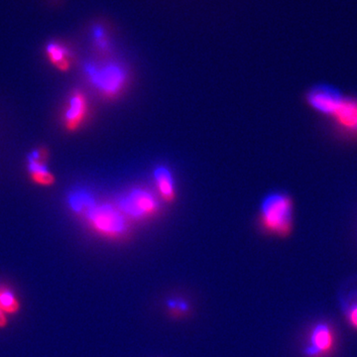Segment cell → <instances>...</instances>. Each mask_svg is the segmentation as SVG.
Returning <instances> with one entry per match:
<instances>
[{
	"mask_svg": "<svg viewBox=\"0 0 357 357\" xmlns=\"http://www.w3.org/2000/svg\"><path fill=\"white\" fill-rule=\"evenodd\" d=\"M153 178L160 197L167 203L173 202L176 199V185L171 171L165 166H158L154 170Z\"/></svg>",
	"mask_w": 357,
	"mask_h": 357,
	"instance_id": "10",
	"label": "cell"
},
{
	"mask_svg": "<svg viewBox=\"0 0 357 357\" xmlns=\"http://www.w3.org/2000/svg\"><path fill=\"white\" fill-rule=\"evenodd\" d=\"M259 222L263 230L272 236L286 237L292 232L294 203L285 192H271L260 206Z\"/></svg>",
	"mask_w": 357,
	"mask_h": 357,
	"instance_id": "1",
	"label": "cell"
},
{
	"mask_svg": "<svg viewBox=\"0 0 357 357\" xmlns=\"http://www.w3.org/2000/svg\"><path fill=\"white\" fill-rule=\"evenodd\" d=\"M89 103L86 96L81 91H76L70 96L64 114L66 128L75 131L79 128L88 117Z\"/></svg>",
	"mask_w": 357,
	"mask_h": 357,
	"instance_id": "8",
	"label": "cell"
},
{
	"mask_svg": "<svg viewBox=\"0 0 357 357\" xmlns=\"http://www.w3.org/2000/svg\"><path fill=\"white\" fill-rule=\"evenodd\" d=\"M70 206L79 215H84L96 203L95 199L86 191H79L70 195Z\"/></svg>",
	"mask_w": 357,
	"mask_h": 357,
	"instance_id": "13",
	"label": "cell"
},
{
	"mask_svg": "<svg viewBox=\"0 0 357 357\" xmlns=\"http://www.w3.org/2000/svg\"><path fill=\"white\" fill-rule=\"evenodd\" d=\"M91 84L105 98L121 95L128 83V72L119 63L109 62L98 65L89 63L84 68Z\"/></svg>",
	"mask_w": 357,
	"mask_h": 357,
	"instance_id": "3",
	"label": "cell"
},
{
	"mask_svg": "<svg viewBox=\"0 0 357 357\" xmlns=\"http://www.w3.org/2000/svg\"><path fill=\"white\" fill-rule=\"evenodd\" d=\"M9 324V317L7 316L6 312L0 309V330L7 328Z\"/></svg>",
	"mask_w": 357,
	"mask_h": 357,
	"instance_id": "15",
	"label": "cell"
},
{
	"mask_svg": "<svg viewBox=\"0 0 357 357\" xmlns=\"http://www.w3.org/2000/svg\"><path fill=\"white\" fill-rule=\"evenodd\" d=\"M46 55L49 62L58 70L66 72L70 69L72 54L65 45L59 42H50L46 47Z\"/></svg>",
	"mask_w": 357,
	"mask_h": 357,
	"instance_id": "11",
	"label": "cell"
},
{
	"mask_svg": "<svg viewBox=\"0 0 357 357\" xmlns=\"http://www.w3.org/2000/svg\"><path fill=\"white\" fill-rule=\"evenodd\" d=\"M337 305L347 325L357 332V274L342 282L337 291Z\"/></svg>",
	"mask_w": 357,
	"mask_h": 357,
	"instance_id": "7",
	"label": "cell"
},
{
	"mask_svg": "<svg viewBox=\"0 0 357 357\" xmlns=\"http://www.w3.org/2000/svg\"><path fill=\"white\" fill-rule=\"evenodd\" d=\"M21 302L17 294L8 286L0 284V309L7 316L13 317L20 314L21 311Z\"/></svg>",
	"mask_w": 357,
	"mask_h": 357,
	"instance_id": "12",
	"label": "cell"
},
{
	"mask_svg": "<svg viewBox=\"0 0 357 357\" xmlns=\"http://www.w3.org/2000/svg\"><path fill=\"white\" fill-rule=\"evenodd\" d=\"M335 344L333 326L328 321H319L312 326L303 352L306 357H326L333 351Z\"/></svg>",
	"mask_w": 357,
	"mask_h": 357,
	"instance_id": "5",
	"label": "cell"
},
{
	"mask_svg": "<svg viewBox=\"0 0 357 357\" xmlns=\"http://www.w3.org/2000/svg\"><path fill=\"white\" fill-rule=\"evenodd\" d=\"M328 119L342 132L357 138V98L342 95Z\"/></svg>",
	"mask_w": 357,
	"mask_h": 357,
	"instance_id": "6",
	"label": "cell"
},
{
	"mask_svg": "<svg viewBox=\"0 0 357 357\" xmlns=\"http://www.w3.org/2000/svg\"><path fill=\"white\" fill-rule=\"evenodd\" d=\"M84 215L89 227L98 236L119 239L128 234V218L112 204L96 203Z\"/></svg>",
	"mask_w": 357,
	"mask_h": 357,
	"instance_id": "2",
	"label": "cell"
},
{
	"mask_svg": "<svg viewBox=\"0 0 357 357\" xmlns=\"http://www.w3.org/2000/svg\"><path fill=\"white\" fill-rule=\"evenodd\" d=\"M116 206L126 218L135 220H148L159 211L154 195L142 188H135L122 196Z\"/></svg>",
	"mask_w": 357,
	"mask_h": 357,
	"instance_id": "4",
	"label": "cell"
},
{
	"mask_svg": "<svg viewBox=\"0 0 357 357\" xmlns=\"http://www.w3.org/2000/svg\"><path fill=\"white\" fill-rule=\"evenodd\" d=\"M93 40H95L96 42V46L98 47V49H100V50L102 52L109 50L110 42L109 37H107V33L105 32V30H103L102 27L96 26L95 29H93Z\"/></svg>",
	"mask_w": 357,
	"mask_h": 357,
	"instance_id": "14",
	"label": "cell"
},
{
	"mask_svg": "<svg viewBox=\"0 0 357 357\" xmlns=\"http://www.w3.org/2000/svg\"><path fill=\"white\" fill-rule=\"evenodd\" d=\"M47 152L39 149L33 151L28 159V170L33 182L40 185H51L55 182V177L45 165Z\"/></svg>",
	"mask_w": 357,
	"mask_h": 357,
	"instance_id": "9",
	"label": "cell"
}]
</instances>
